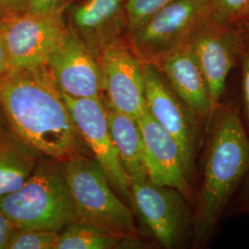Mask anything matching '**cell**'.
<instances>
[{"label":"cell","mask_w":249,"mask_h":249,"mask_svg":"<svg viewBox=\"0 0 249 249\" xmlns=\"http://www.w3.org/2000/svg\"><path fill=\"white\" fill-rule=\"evenodd\" d=\"M0 107L11 132L43 156L63 161L88 154L46 66L9 70L0 76Z\"/></svg>","instance_id":"cell-1"},{"label":"cell","mask_w":249,"mask_h":249,"mask_svg":"<svg viewBox=\"0 0 249 249\" xmlns=\"http://www.w3.org/2000/svg\"><path fill=\"white\" fill-rule=\"evenodd\" d=\"M249 166V139L234 109L223 111L214 125L196 208V244L213 231L232 191Z\"/></svg>","instance_id":"cell-2"},{"label":"cell","mask_w":249,"mask_h":249,"mask_svg":"<svg viewBox=\"0 0 249 249\" xmlns=\"http://www.w3.org/2000/svg\"><path fill=\"white\" fill-rule=\"evenodd\" d=\"M0 210L17 229L60 231L77 223L63 161L42 156L21 187L0 197Z\"/></svg>","instance_id":"cell-3"},{"label":"cell","mask_w":249,"mask_h":249,"mask_svg":"<svg viewBox=\"0 0 249 249\" xmlns=\"http://www.w3.org/2000/svg\"><path fill=\"white\" fill-rule=\"evenodd\" d=\"M77 223L118 234H135L133 214L113 190L107 175L91 155L77 153L63 160Z\"/></svg>","instance_id":"cell-4"},{"label":"cell","mask_w":249,"mask_h":249,"mask_svg":"<svg viewBox=\"0 0 249 249\" xmlns=\"http://www.w3.org/2000/svg\"><path fill=\"white\" fill-rule=\"evenodd\" d=\"M211 20L210 0H174L127 34V43L142 61L155 62Z\"/></svg>","instance_id":"cell-5"},{"label":"cell","mask_w":249,"mask_h":249,"mask_svg":"<svg viewBox=\"0 0 249 249\" xmlns=\"http://www.w3.org/2000/svg\"><path fill=\"white\" fill-rule=\"evenodd\" d=\"M69 30L63 10L50 13L24 10L4 15L0 33L10 70L45 66Z\"/></svg>","instance_id":"cell-6"},{"label":"cell","mask_w":249,"mask_h":249,"mask_svg":"<svg viewBox=\"0 0 249 249\" xmlns=\"http://www.w3.org/2000/svg\"><path fill=\"white\" fill-rule=\"evenodd\" d=\"M183 194L151 182L149 178L130 181V196L136 213L155 239L166 249L183 240L188 225V212Z\"/></svg>","instance_id":"cell-7"},{"label":"cell","mask_w":249,"mask_h":249,"mask_svg":"<svg viewBox=\"0 0 249 249\" xmlns=\"http://www.w3.org/2000/svg\"><path fill=\"white\" fill-rule=\"evenodd\" d=\"M80 138L105 171L112 187L130 196V179L121 164L107 120L105 98H72L62 94Z\"/></svg>","instance_id":"cell-8"},{"label":"cell","mask_w":249,"mask_h":249,"mask_svg":"<svg viewBox=\"0 0 249 249\" xmlns=\"http://www.w3.org/2000/svg\"><path fill=\"white\" fill-rule=\"evenodd\" d=\"M45 66L62 94L72 98H105L100 58L71 29Z\"/></svg>","instance_id":"cell-9"},{"label":"cell","mask_w":249,"mask_h":249,"mask_svg":"<svg viewBox=\"0 0 249 249\" xmlns=\"http://www.w3.org/2000/svg\"><path fill=\"white\" fill-rule=\"evenodd\" d=\"M142 71L147 110L177 141L190 178L194 167L196 142L190 112L155 64L143 61Z\"/></svg>","instance_id":"cell-10"},{"label":"cell","mask_w":249,"mask_h":249,"mask_svg":"<svg viewBox=\"0 0 249 249\" xmlns=\"http://www.w3.org/2000/svg\"><path fill=\"white\" fill-rule=\"evenodd\" d=\"M105 79V99L117 111L140 118L147 110L143 61L124 40L109 45L100 54Z\"/></svg>","instance_id":"cell-11"},{"label":"cell","mask_w":249,"mask_h":249,"mask_svg":"<svg viewBox=\"0 0 249 249\" xmlns=\"http://www.w3.org/2000/svg\"><path fill=\"white\" fill-rule=\"evenodd\" d=\"M127 0H81L70 9L69 27L96 56L127 33Z\"/></svg>","instance_id":"cell-12"},{"label":"cell","mask_w":249,"mask_h":249,"mask_svg":"<svg viewBox=\"0 0 249 249\" xmlns=\"http://www.w3.org/2000/svg\"><path fill=\"white\" fill-rule=\"evenodd\" d=\"M141 128L147 176L154 184L172 187L189 196L187 169L177 141L149 113L137 119Z\"/></svg>","instance_id":"cell-13"},{"label":"cell","mask_w":249,"mask_h":249,"mask_svg":"<svg viewBox=\"0 0 249 249\" xmlns=\"http://www.w3.org/2000/svg\"><path fill=\"white\" fill-rule=\"evenodd\" d=\"M225 25L211 20L187 43L203 73L214 108L223 96L237 47L235 37Z\"/></svg>","instance_id":"cell-14"},{"label":"cell","mask_w":249,"mask_h":249,"mask_svg":"<svg viewBox=\"0 0 249 249\" xmlns=\"http://www.w3.org/2000/svg\"><path fill=\"white\" fill-rule=\"evenodd\" d=\"M151 63L158 67L171 88L192 115L206 118L213 113L215 108L208 84L187 44Z\"/></svg>","instance_id":"cell-15"},{"label":"cell","mask_w":249,"mask_h":249,"mask_svg":"<svg viewBox=\"0 0 249 249\" xmlns=\"http://www.w3.org/2000/svg\"><path fill=\"white\" fill-rule=\"evenodd\" d=\"M104 100L111 137L124 172L130 181L148 178L144 161L142 138L138 120L117 111L106 99Z\"/></svg>","instance_id":"cell-16"},{"label":"cell","mask_w":249,"mask_h":249,"mask_svg":"<svg viewBox=\"0 0 249 249\" xmlns=\"http://www.w3.org/2000/svg\"><path fill=\"white\" fill-rule=\"evenodd\" d=\"M42 156L14 134L0 135V197L21 187Z\"/></svg>","instance_id":"cell-17"},{"label":"cell","mask_w":249,"mask_h":249,"mask_svg":"<svg viewBox=\"0 0 249 249\" xmlns=\"http://www.w3.org/2000/svg\"><path fill=\"white\" fill-rule=\"evenodd\" d=\"M130 245H138L136 237L74 223L59 231L54 249H112Z\"/></svg>","instance_id":"cell-18"},{"label":"cell","mask_w":249,"mask_h":249,"mask_svg":"<svg viewBox=\"0 0 249 249\" xmlns=\"http://www.w3.org/2000/svg\"><path fill=\"white\" fill-rule=\"evenodd\" d=\"M59 231L15 228L7 249H54Z\"/></svg>","instance_id":"cell-19"},{"label":"cell","mask_w":249,"mask_h":249,"mask_svg":"<svg viewBox=\"0 0 249 249\" xmlns=\"http://www.w3.org/2000/svg\"><path fill=\"white\" fill-rule=\"evenodd\" d=\"M174 0H127V34L133 32L147 19Z\"/></svg>","instance_id":"cell-20"},{"label":"cell","mask_w":249,"mask_h":249,"mask_svg":"<svg viewBox=\"0 0 249 249\" xmlns=\"http://www.w3.org/2000/svg\"><path fill=\"white\" fill-rule=\"evenodd\" d=\"M249 0H210L212 20L217 23L227 22L240 18Z\"/></svg>","instance_id":"cell-21"},{"label":"cell","mask_w":249,"mask_h":249,"mask_svg":"<svg viewBox=\"0 0 249 249\" xmlns=\"http://www.w3.org/2000/svg\"><path fill=\"white\" fill-rule=\"evenodd\" d=\"M65 0H30L27 10L39 13H50L63 10Z\"/></svg>","instance_id":"cell-22"},{"label":"cell","mask_w":249,"mask_h":249,"mask_svg":"<svg viewBox=\"0 0 249 249\" xmlns=\"http://www.w3.org/2000/svg\"><path fill=\"white\" fill-rule=\"evenodd\" d=\"M15 227L8 216L0 210V249H7L9 238Z\"/></svg>","instance_id":"cell-23"},{"label":"cell","mask_w":249,"mask_h":249,"mask_svg":"<svg viewBox=\"0 0 249 249\" xmlns=\"http://www.w3.org/2000/svg\"><path fill=\"white\" fill-rule=\"evenodd\" d=\"M30 0H0V12L3 15L18 13L28 9Z\"/></svg>","instance_id":"cell-24"},{"label":"cell","mask_w":249,"mask_h":249,"mask_svg":"<svg viewBox=\"0 0 249 249\" xmlns=\"http://www.w3.org/2000/svg\"><path fill=\"white\" fill-rule=\"evenodd\" d=\"M244 97L247 116L249 123V51L246 54L244 60Z\"/></svg>","instance_id":"cell-25"},{"label":"cell","mask_w":249,"mask_h":249,"mask_svg":"<svg viewBox=\"0 0 249 249\" xmlns=\"http://www.w3.org/2000/svg\"><path fill=\"white\" fill-rule=\"evenodd\" d=\"M9 70H10V66H9V56L6 50L3 37L0 33V76L6 74Z\"/></svg>","instance_id":"cell-26"},{"label":"cell","mask_w":249,"mask_h":249,"mask_svg":"<svg viewBox=\"0 0 249 249\" xmlns=\"http://www.w3.org/2000/svg\"><path fill=\"white\" fill-rule=\"evenodd\" d=\"M12 133L10 128H9V124L6 120V117L4 116V113H3V110L0 107V135H3V134H9Z\"/></svg>","instance_id":"cell-27"},{"label":"cell","mask_w":249,"mask_h":249,"mask_svg":"<svg viewBox=\"0 0 249 249\" xmlns=\"http://www.w3.org/2000/svg\"><path fill=\"white\" fill-rule=\"evenodd\" d=\"M240 18H246V19H249V4L247 5L246 9L243 11L242 15H241Z\"/></svg>","instance_id":"cell-28"},{"label":"cell","mask_w":249,"mask_h":249,"mask_svg":"<svg viewBox=\"0 0 249 249\" xmlns=\"http://www.w3.org/2000/svg\"><path fill=\"white\" fill-rule=\"evenodd\" d=\"M3 16H4V15L0 12V21H1V19H2V17H3Z\"/></svg>","instance_id":"cell-29"},{"label":"cell","mask_w":249,"mask_h":249,"mask_svg":"<svg viewBox=\"0 0 249 249\" xmlns=\"http://www.w3.org/2000/svg\"></svg>","instance_id":"cell-30"}]
</instances>
